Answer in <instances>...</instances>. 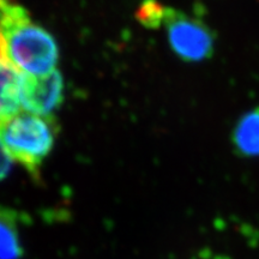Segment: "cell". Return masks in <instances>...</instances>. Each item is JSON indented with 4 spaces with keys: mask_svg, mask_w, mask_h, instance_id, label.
<instances>
[{
    "mask_svg": "<svg viewBox=\"0 0 259 259\" xmlns=\"http://www.w3.org/2000/svg\"><path fill=\"white\" fill-rule=\"evenodd\" d=\"M59 51L54 37L38 25L18 0H0V59L21 74L54 71Z\"/></svg>",
    "mask_w": 259,
    "mask_h": 259,
    "instance_id": "obj_1",
    "label": "cell"
},
{
    "mask_svg": "<svg viewBox=\"0 0 259 259\" xmlns=\"http://www.w3.org/2000/svg\"><path fill=\"white\" fill-rule=\"evenodd\" d=\"M57 135L58 122L53 115L18 113L0 127V141L10 156L36 179L54 147Z\"/></svg>",
    "mask_w": 259,
    "mask_h": 259,
    "instance_id": "obj_2",
    "label": "cell"
},
{
    "mask_svg": "<svg viewBox=\"0 0 259 259\" xmlns=\"http://www.w3.org/2000/svg\"><path fill=\"white\" fill-rule=\"evenodd\" d=\"M162 24L168 42L178 57L189 63L209 59L215 47V35L202 19L191 17L179 10L166 8Z\"/></svg>",
    "mask_w": 259,
    "mask_h": 259,
    "instance_id": "obj_3",
    "label": "cell"
},
{
    "mask_svg": "<svg viewBox=\"0 0 259 259\" xmlns=\"http://www.w3.org/2000/svg\"><path fill=\"white\" fill-rule=\"evenodd\" d=\"M21 106L37 115H52L64 99V82L59 71L46 74H21Z\"/></svg>",
    "mask_w": 259,
    "mask_h": 259,
    "instance_id": "obj_4",
    "label": "cell"
},
{
    "mask_svg": "<svg viewBox=\"0 0 259 259\" xmlns=\"http://www.w3.org/2000/svg\"><path fill=\"white\" fill-rule=\"evenodd\" d=\"M21 73L0 59V127L18 114Z\"/></svg>",
    "mask_w": 259,
    "mask_h": 259,
    "instance_id": "obj_5",
    "label": "cell"
},
{
    "mask_svg": "<svg viewBox=\"0 0 259 259\" xmlns=\"http://www.w3.org/2000/svg\"><path fill=\"white\" fill-rule=\"evenodd\" d=\"M232 142L242 157H259V107L239 119L233 130Z\"/></svg>",
    "mask_w": 259,
    "mask_h": 259,
    "instance_id": "obj_6",
    "label": "cell"
},
{
    "mask_svg": "<svg viewBox=\"0 0 259 259\" xmlns=\"http://www.w3.org/2000/svg\"><path fill=\"white\" fill-rule=\"evenodd\" d=\"M18 220L15 210L0 206V259H19L23 254Z\"/></svg>",
    "mask_w": 259,
    "mask_h": 259,
    "instance_id": "obj_7",
    "label": "cell"
},
{
    "mask_svg": "<svg viewBox=\"0 0 259 259\" xmlns=\"http://www.w3.org/2000/svg\"><path fill=\"white\" fill-rule=\"evenodd\" d=\"M167 6L162 5L157 0H144L139 6L137 17L147 28H160L163 22Z\"/></svg>",
    "mask_w": 259,
    "mask_h": 259,
    "instance_id": "obj_8",
    "label": "cell"
},
{
    "mask_svg": "<svg viewBox=\"0 0 259 259\" xmlns=\"http://www.w3.org/2000/svg\"><path fill=\"white\" fill-rule=\"evenodd\" d=\"M11 156L6 151L4 144L0 141V180L5 179L9 176L10 169H11Z\"/></svg>",
    "mask_w": 259,
    "mask_h": 259,
    "instance_id": "obj_9",
    "label": "cell"
}]
</instances>
